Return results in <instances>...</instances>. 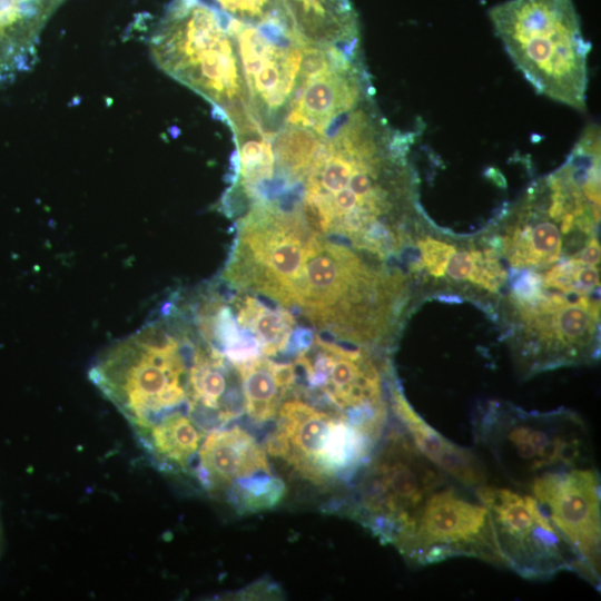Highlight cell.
<instances>
[{
  "instance_id": "obj_15",
  "label": "cell",
  "mask_w": 601,
  "mask_h": 601,
  "mask_svg": "<svg viewBox=\"0 0 601 601\" xmlns=\"http://www.w3.org/2000/svg\"><path fill=\"white\" fill-rule=\"evenodd\" d=\"M372 97L362 59L341 58L328 68L300 78L285 124L319 132L336 115Z\"/></svg>"
},
{
  "instance_id": "obj_4",
  "label": "cell",
  "mask_w": 601,
  "mask_h": 601,
  "mask_svg": "<svg viewBox=\"0 0 601 601\" xmlns=\"http://www.w3.org/2000/svg\"><path fill=\"white\" fill-rule=\"evenodd\" d=\"M473 432L506 477L521 486L546 473L590 466L588 427L569 410L528 412L491 402L475 417Z\"/></svg>"
},
{
  "instance_id": "obj_12",
  "label": "cell",
  "mask_w": 601,
  "mask_h": 601,
  "mask_svg": "<svg viewBox=\"0 0 601 601\" xmlns=\"http://www.w3.org/2000/svg\"><path fill=\"white\" fill-rule=\"evenodd\" d=\"M570 545L581 577L600 587L601 491L599 473L579 466L543 474L529 486Z\"/></svg>"
},
{
  "instance_id": "obj_27",
  "label": "cell",
  "mask_w": 601,
  "mask_h": 601,
  "mask_svg": "<svg viewBox=\"0 0 601 601\" xmlns=\"http://www.w3.org/2000/svg\"><path fill=\"white\" fill-rule=\"evenodd\" d=\"M581 264L587 266H597L600 263V244L595 237L588 240L585 247L574 256Z\"/></svg>"
},
{
  "instance_id": "obj_23",
  "label": "cell",
  "mask_w": 601,
  "mask_h": 601,
  "mask_svg": "<svg viewBox=\"0 0 601 601\" xmlns=\"http://www.w3.org/2000/svg\"><path fill=\"white\" fill-rule=\"evenodd\" d=\"M445 275L493 293L497 292L506 279V270L493 250H459L454 245L445 262Z\"/></svg>"
},
{
  "instance_id": "obj_26",
  "label": "cell",
  "mask_w": 601,
  "mask_h": 601,
  "mask_svg": "<svg viewBox=\"0 0 601 601\" xmlns=\"http://www.w3.org/2000/svg\"><path fill=\"white\" fill-rule=\"evenodd\" d=\"M421 260L428 274L435 277L444 276L446 258L453 245L426 237L417 243Z\"/></svg>"
},
{
  "instance_id": "obj_13",
  "label": "cell",
  "mask_w": 601,
  "mask_h": 601,
  "mask_svg": "<svg viewBox=\"0 0 601 601\" xmlns=\"http://www.w3.org/2000/svg\"><path fill=\"white\" fill-rule=\"evenodd\" d=\"M229 31L236 43L248 105L265 132L275 134L279 119L287 117L290 108L304 43L274 45L255 24L231 16Z\"/></svg>"
},
{
  "instance_id": "obj_17",
  "label": "cell",
  "mask_w": 601,
  "mask_h": 601,
  "mask_svg": "<svg viewBox=\"0 0 601 601\" xmlns=\"http://www.w3.org/2000/svg\"><path fill=\"white\" fill-rule=\"evenodd\" d=\"M391 406L416 449L450 479L472 490L485 484L486 471L476 454L431 426L414 411L398 386L391 387Z\"/></svg>"
},
{
  "instance_id": "obj_10",
  "label": "cell",
  "mask_w": 601,
  "mask_h": 601,
  "mask_svg": "<svg viewBox=\"0 0 601 601\" xmlns=\"http://www.w3.org/2000/svg\"><path fill=\"white\" fill-rule=\"evenodd\" d=\"M525 327L515 356L525 374L581 363L595 353L599 302L588 295L543 292L514 300Z\"/></svg>"
},
{
  "instance_id": "obj_22",
  "label": "cell",
  "mask_w": 601,
  "mask_h": 601,
  "mask_svg": "<svg viewBox=\"0 0 601 601\" xmlns=\"http://www.w3.org/2000/svg\"><path fill=\"white\" fill-rule=\"evenodd\" d=\"M238 326L258 343L265 356L287 352L294 333L295 319L284 308H274L250 295L235 298Z\"/></svg>"
},
{
  "instance_id": "obj_24",
  "label": "cell",
  "mask_w": 601,
  "mask_h": 601,
  "mask_svg": "<svg viewBox=\"0 0 601 601\" xmlns=\"http://www.w3.org/2000/svg\"><path fill=\"white\" fill-rule=\"evenodd\" d=\"M284 494V482L273 473H266L235 484L226 496L239 513H253L275 506Z\"/></svg>"
},
{
  "instance_id": "obj_11",
  "label": "cell",
  "mask_w": 601,
  "mask_h": 601,
  "mask_svg": "<svg viewBox=\"0 0 601 601\" xmlns=\"http://www.w3.org/2000/svg\"><path fill=\"white\" fill-rule=\"evenodd\" d=\"M294 364L302 370L308 388L327 401L333 412L382 437L387 406L380 371L368 354L316 335Z\"/></svg>"
},
{
  "instance_id": "obj_3",
  "label": "cell",
  "mask_w": 601,
  "mask_h": 601,
  "mask_svg": "<svg viewBox=\"0 0 601 601\" xmlns=\"http://www.w3.org/2000/svg\"><path fill=\"white\" fill-rule=\"evenodd\" d=\"M229 21L230 14L203 0H174L149 39L156 65L211 102L227 124L250 108Z\"/></svg>"
},
{
  "instance_id": "obj_20",
  "label": "cell",
  "mask_w": 601,
  "mask_h": 601,
  "mask_svg": "<svg viewBox=\"0 0 601 601\" xmlns=\"http://www.w3.org/2000/svg\"><path fill=\"white\" fill-rule=\"evenodd\" d=\"M235 366L240 375L248 418L256 424L275 420L284 398L296 384L295 364L259 356Z\"/></svg>"
},
{
  "instance_id": "obj_1",
  "label": "cell",
  "mask_w": 601,
  "mask_h": 601,
  "mask_svg": "<svg viewBox=\"0 0 601 601\" xmlns=\"http://www.w3.org/2000/svg\"><path fill=\"white\" fill-rule=\"evenodd\" d=\"M298 205L307 227L344 238L378 257L400 243L401 220L412 209L406 161L410 135L391 129L371 98L336 115L318 132Z\"/></svg>"
},
{
  "instance_id": "obj_14",
  "label": "cell",
  "mask_w": 601,
  "mask_h": 601,
  "mask_svg": "<svg viewBox=\"0 0 601 601\" xmlns=\"http://www.w3.org/2000/svg\"><path fill=\"white\" fill-rule=\"evenodd\" d=\"M174 317L185 343L187 381L185 414L207 434L226 427L244 412L237 367L199 331H193L177 308ZM196 326V325H195Z\"/></svg>"
},
{
  "instance_id": "obj_5",
  "label": "cell",
  "mask_w": 601,
  "mask_h": 601,
  "mask_svg": "<svg viewBox=\"0 0 601 601\" xmlns=\"http://www.w3.org/2000/svg\"><path fill=\"white\" fill-rule=\"evenodd\" d=\"M356 477L348 514L396 549L412 532L431 494L450 479L400 425L385 430Z\"/></svg>"
},
{
  "instance_id": "obj_9",
  "label": "cell",
  "mask_w": 601,
  "mask_h": 601,
  "mask_svg": "<svg viewBox=\"0 0 601 601\" xmlns=\"http://www.w3.org/2000/svg\"><path fill=\"white\" fill-rule=\"evenodd\" d=\"M397 550L416 565L456 556L504 565L485 505L474 490L450 481L431 494Z\"/></svg>"
},
{
  "instance_id": "obj_18",
  "label": "cell",
  "mask_w": 601,
  "mask_h": 601,
  "mask_svg": "<svg viewBox=\"0 0 601 601\" xmlns=\"http://www.w3.org/2000/svg\"><path fill=\"white\" fill-rule=\"evenodd\" d=\"M63 0H0V78L29 68L40 31Z\"/></svg>"
},
{
  "instance_id": "obj_25",
  "label": "cell",
  "mask_w": 601,
  "mask_h": 601,
  "mask_svg": "<svg viewBox=\"0 0 601 601\" xmlns=\"http://www.w3.org/2000/svg\"><path fill=\"white\" fill-rule=\"evenodd\" d=\"M231 17L256 24L274 12L282 10L279 0H214Z\"/></svg>"
},
{
  "instance_id": "obj_7",
  "label": "cell",
  "mask_w": 601,
  "mask_h": 601,
  "mask_svg": "<svg viewBox=\"0 0 601 601\" xmlns=\"http://www.w3.org/2000/svg\"><path fill=\"white\" fill-rule=\"evenodd\" d=\"M313 235L298 207L286 211L270 203L253 204L239 223L224 279L292 307Z\"/></svg>"
},
{
  "instance_id": "obj_19",
  "label": "cell",
  "mask_w": 601,
  "mask_h": 601,
  "mask_svg": "<svg viewBox=\"0 0 601 601\" xmlns=\"http://www.w3.org/2000/svg\"><path fill=\"white\" fill-rule=\"evenodd\" d=\"M279 6L305 42L337 48L359 42L348 0H279Z\"/></svg>"
},
{
  "instance_id": "obj_6",
  "label": "cell",
  "mask_w": 601,
  "mask_h": 601,
  "mask_svg": "<svg viewBox=\"0 0 601 601\" xmlns=\"http://www.w3.org/2000/svg\"><path fill=\"white\" fill-rule=\"evenodd\" d=\"M267 452L316 485L356 477L381 439L343 415L294 397L280 405Z\"/></svg>"
},
{
  "instance_id": "obj_8",
  "label": "cell",
  "mask_w": 601,
  "mask_h": 601,
  "mask_svg": "<svg viewBox=\"0 0 601 601\" xmlns=\"http://www.w3.org/2000/svg\"><path fill=\"white\" fill-rule=\"evenodd\" d=\"M474 491L489 512L505 566L526 579L562 571L581 575L577 556L534 496L486 484Z\"/></svg>"
},
{
  "instance_id": "obj_16",
  "label": "cell",
  "mask_w": 601,
  "mask_h": 601,
  "mask_svg": "<svg viewBox=\"0 0 601 601\" xmlns=\"http://www.w3.org/2000/svg\"><path fill=\"white\" fill-rule=\"evenodd\" d=\"M190 472L205 491L226 494L235 484L272 470L256 439L233 426L206 434Z\"/></svg>"
},
{
  "instance_id": "obj_2",
  "label": "cell",
  "mask_w": 601,
  "mask_h": 601,
  "mask_svg": "<svg viewBox=\"0 0 601 601\" xmlns=\"http://www.w3.org/2000/svg\"><path fill=\"white\" fill-rule=\"evenodd\" d=\"M495 33L536 93L583 111L591 46L572 0H509L489 11Z\"/></svg>"
},
{
  "instance_id": "obj_21",
  "label": "cell",
  "mask_w": 601,
  "mask_h": 601,
  "mask_svg": "<svg viewBox=\"0 0 601 601\" xmlns=\"http://www.w3.org/2000/svg\"><path fill=\"white\" fill-rule=\"evenodd\" d=\"M136 435L159 469L190 472L206 433L187 414L173 412Z\"/></svg>"
}]
</instances>
